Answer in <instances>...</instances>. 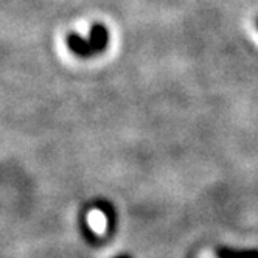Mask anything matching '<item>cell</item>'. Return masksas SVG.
I'll use <instances>...</instances> for the list:
<instances>
[{
	"label": "cell",
	"instance_id": "6da1fadb",
	"mask_svg": "<svg viewBox=\"0 0 258 258\" xmlns=\"http://www.w3.org/2000/svg\"><path fill=\"white\" fill-rule=\"evenodd\" d=\"M109 41V33L104 25H94L90 31V38L84 41L83 38L77 34H70L69 36V47L75 51L77 54L81 56H89V54H95L101 50L106 48Z\"/></svg>",
	"mask_w": 258,
	"mask_h": 258
},
{
	"label": "cell",
	"instance_id": "3957f363",
	"mask_svg": "<svg viewBox=\"0 0 258 258\" xmlns=\"http://www.w3.org/2000/svg\"><path fill=\"white\" fill-rule=\"evenodd\" d=\"M256 27H258V21H256Z\"/></svg>",
	"mask_w": 258,
	"mask_h": 258
},
{
	"label": "cell",
	"instance_id": "7a4b0ae2",
	"mask_svg": "<svg viewBox=\"0 0 258 258\" xmlns=\"http://www.w3.org/2000/svg\"><path fill=\"white\" fill-rule=\"evenodd\" d=\"M121 258H127V256H121Z\"/></svg>",
	"mask_w": 258,
	"mask_h": 258
}]
</instances>
